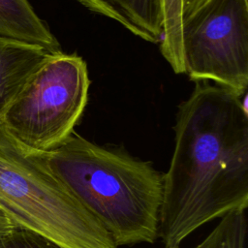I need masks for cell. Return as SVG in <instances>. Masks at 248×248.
I'll return each mask as SVG.
<instances>
[{
	"instance_id": "30bf717a",
	"label": "cell",
	"mask_w": 248,
	"mask_h": 248,
	"mask_svg": "<svg viewBox=\"0 0 248 248\" xmlns=\"http://www.w3.org/2000/svg\"><path fill=\"white\" fill-rule=\"evenodd\" d=\"M247 209L229 212L193 248H247Z\"/></svg>"
},
{
	"instance_id": "9c48e42d",
	"label": "cell",
	"mask_w": 248,
	"mask_h": 248,
	"mask_svg": "<svg viewBox=\"0 0 248 248\" xmlns=\"http://www.w3.org/2000/svg\"><path fill=\"white\" fill-rule=\"evenodd\" d=\"M163 35L159 43L161 53L175 74H184L181 40L183 0H163Z\"/></svg>"
},
{
	"instance_id": "4fadbf2b",
	"label": "cell",
	"mask_w": 248,
	"mask_h": 248,
	"mask_svg": "<svg viewBox=\"0 0 248 248\" xmlns=\"http://www.w3.org/2000/svg\"><path fill=\"white\" fill-rule=\"evenodd\" d=\"M16 227L12 222L0 211V237L12 232Z\"/></svg>"
},
{
	"instance_id": "ba28073f",
	"label": "cell",
	"mask_w": 248,
	"mask_h": 248,
	"mask_svg": "<svg viewBox=\"0 0 248 248\" xmlns=\"http://www.w3.org/2000/svg\"><path fill=\"white\" fill-rule=\"evenodd\" d=\"M0 37L40 46L50 53L61 46L28 0H0Z\"/></svg>"
},
{
	"instance_id": "277c9868",
	"label": "cell",
	"mask_w": 248,
	"mask_h": 248,
	"mask_svg": "<svg viewBox=\"0 0 248 248\" xmlns=\"http://www.w3.org/2000/svg\"><path fill=\"white\" fill-rule=\"evenodd\" d=\"M89 85L87 66L79 55L51 53L11 103L2 124L27 147L52 150L74 133Z\"/></svg>"
},
{
	"instance_id": "52a82bcc",
	"label": "cell",
	"mask_w": 248,
	"mask_h": 248,
	"mask_svg": "<svg viewBox=\"0 0 248 248\" xmlns=\"http://www.w3.org/2000/svg\"><path fill=\"white\" fill-rule=\"evenodd\" d=\"M49 54L40 46L0 37V123L11 103Z\"/></svg>"
},
{
	"instance_id": "7c38bea8",
	"label": "cell",
	"mask_w": 248,
	"mask_h": 248,
	"mask_svg": "<svg viewBox=\"0 0 248 248\" xmlns=\"http://www.w3.org/2000/svg\"><path fill=\"white\" fill-rule=\"evenodd\" d=\"M206 0H183V13L184 17L193 13L196 9L202 6ZM184 19V18H183Z\"/></svg>"
},
{
	"instance_id": "8fae6325",
	"label": "cell",
	"mask_w": 248,
	"mask_h": 248,
	"mask_svg": "<svg viewBox=\"0 0 248 248\" xmlns=\"http://www.w3.org/2000/svg\"><path fill=\"white\" fill-rule=\"evenodd\" d=\"M0 248H63L30 231L15 228L0 237Z\"/></svg>"
},
{
	"instance_id": "5b68a950",
	"label": "cell",
	"mask_w": 248,
	"mask_h": 248,
	"mask_svg": "<svg viewBox=\"0 0 248 248\" xmlns=\"http://www.w3.org/2000/svg\"><path fill=\"white\" fill-rule=\"evenodd\" d=\"M184 74L238 97L248 88V0H206L182 23Z\"/></svg>"
},
{
	"instance_id": "3957f363",
	"label": "cell",
	"mask_w": 248,
	"mask_h": 248,
	"mask_svg": "<svg viewBox=\"0 0 248 248\" xmlns=\"http://www.w3.org/2000/svg\"><path fill=\"white\" fill-rule=\"evenodd\" d=\"M0 211L18 229L63 248H117L39 158L0 123Z\"/></svg>"
},
{
	"instance_id": "6da1fadb",
	"label": "cell",
	"mask_w": 248,
	"mask_h": 248,
	"mask_svg": "<svg viewBox=\"0 0 248 248\" xmlns=\"http://www.w3.org/2000/svg\"><path fill=\"white\" fill-rule=\"evenodd\" d=\"M246 96L196 81L178 106L174 148L163 173L159 238L180 248L200 227L248 207Z\"/></svg>"
},
{
	"instance_id": "8992f818",
	"label": "cell",
	"mask_w": 248,
	"mask_h": 248,
	"mask_svg": "<svg viewBox=\"0 0 248 248\" xmlns=\"http://www.w3.org/2000/svg\"><path fill=\"white\" fill-rule=\"evenodd\" d=\"M89 11L115 20L133 35L159 44L163 35V0H77Z\"/></svg>"
},
{
	"instance_id": "7a4b0ae2",
	"label": "cell",
	"mask_w": 248,
	"mask_h": 248,
	"mask_svg": "<svg viewBox=\"0 0 248 248\" xmlns=\"http://www.w3.org/2000/svg\"><path fill=\"white\" fill-rule=\"evenodd\" d=\"M35 151L116 247L159 238L163 173L150 162L121 148L98 145L75 132L52 150Z\"/></svg>"
}]
</instances>
